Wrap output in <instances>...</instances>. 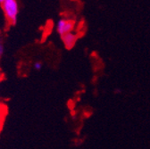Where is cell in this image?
Returning a JSON list of instances; mask_svg holds the SVG:
<instances>
[{
    "label": "cell",
    "mask_w": 150,
    "mask_h": 149,
    "mask_svg": "<svg viewBox=\"0 0 150 149\" xmlns=\"http://www.w3.org/2000/svg\"><path fill=\"white\" fill-rule=\"evenodd\" d=\"M5 19L9 25H15L18 20L20 6L16 0H2L0 5Z\"/></svg>",
    "instance_id": "1"
},
{
    "label": "cell",
    "mask_w": 150,
    "mask_h": 149,
    "mask_svg": "<svg viewBox=\"0 0 150 149\" xmlns=\"http://www.w3.org/2000/svg\"><path fill=\"white\" fill-rule=\"evenodd\" d=\"M75 29V23L71 19H68V18H61L58 22L56 23L55 25V30L61 37L74 31Z\"/></svg>",
    "instance_id": "2"
},
{
    "label": "cell",
    "mask_w": 150,
    "mask_h": 149,
    "mask_svg": "<svg viewBox=\"0 0 150 149\" xmlns=\"http://www.w3.org/2000/svg\"><path fill=\"white\" fill-rule=\"evenodd\" d=\"M61 38H62L64 46L67 49H71L75 46V44H76V42L78 40V35L76 32L72 31V32H70V33H67V34L62 36Z\"/></svg>",
    "instance_id": "3"
},
{
    "label": "cell",
    "mask_w": 150,
    "mask_h": 149,
    "mask_svg": "<svg viewBox=\"0 0 150 149\" xmlns=\"http://www.w3.org/2000/svg\"><path fill=\"white\" fill-rule=\"evenodd\" d=\"M43 67V64L40 61H38V62H35L33 64V69L36 70V71H40Z\"/></svg>",
    "instance_id": "4"
},
{
    "label": "cell",
    "mask_w": 150,
    "mask_h": 149,
    "mask_svg": "<svg viewBox=\"0 0 150 149\" xmlns=\"http://www.w3.org/2000/svg\"><path fill=\"white\" fill-rule=\"evenodd\" d=\"M5 53V47H4V44L0 41V57L2 56Z\"/></svg>",
    "instance_id": "5"
}]
</instances>
